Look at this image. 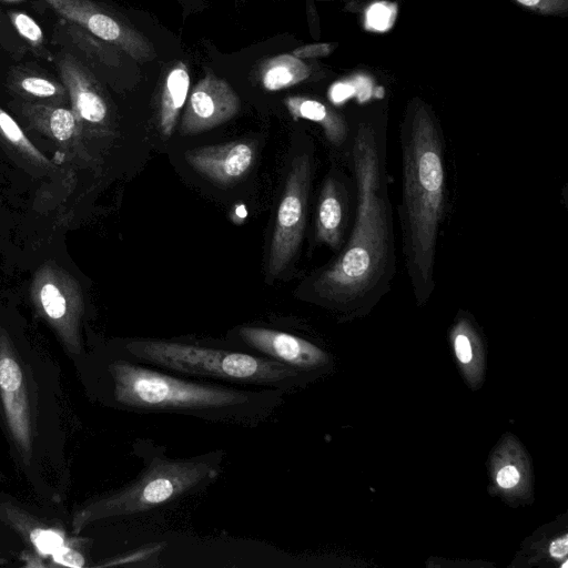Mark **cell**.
<instances>
[{
  "label": "cell",
  "instance_id": "1",
  "mask_svg": "<svg viewBox=\"0 0 568 568\" xmlns=\"http://www.w3.org/2000/svg\"><path fill=\"white\" fill-rule=\"evenodd\" d=\"M351 146L355 221L346 244L313 281L312 291L320 300L355 310L389 292L396 254L385 129L361 121Z\"/></svg>",
  "mask_w": 568,
  "mask_h": 568
},
{
  "label": "cell",
  "instance_id": "2",
  "mask_svg": "<svg viewBox=\"0 0 568 568\" xmlns=\"http://www.w3.org/2000/svg\"><path fill=\"white\" fill-rule=\"evenodd\" d=\"M87 388L102 405L138 414H174L254 428L271 419L286 394L211 383L131 359L113 349L83 358Z\"/></svg>",
  "mask_w": 568,
  "mask_h": 568
},
{
  "label": "cell",
  "instance_id": "3",
  "mask_svg": "<svg viewBox=\"0 0 568 568\" xmlns=\"http://www.w3.org/2000/svg\"><path fill=\"white\" fill-rule=\"evenodd\" d=\"M57 369L0 327V422L33 489L59 503L67 477Z\"/></svg>",
  "mask_w": 568,
  "mask_h": 568
},
{
  "label": "cell",
  "instance_id": "4",
  "mask_svg": "<svg viewBox=\"0 0 568 568\" xmlns=\"http://www.w3.org/2000/svg\"><path fill=\"white\" fill-rule=\"evenodd\" d=\"M399 141L403 255L414 296L424 304L436 287L437 239L446 204L445 141L427 105L414 104Z\"/></svg>",
  "mask_w": 568,
  "mask_h": 568
},
{
  "label": "cell",
  "instance_id": "5",
  "mask_svg": "<svg viewBox=\"0 0 568 568\" xmlns=\"http://www.w3.org/2000/svg\"><path fill=\"white\" fill-rule=\"evenodd\" d=\"M142 460L139 475L125 486L92 498L71 520L72 534L110 518L143 515L200 493L222 471L224 453L214 450L192 457H170L165 447L149 439L134 444Z\"/></svg>",
  "mask_w": 568,
  "mask_h": 568
},
{
  "label": "cell",
  "instance_id": "6",
  "mask_svg": "<svg viewBox=\"0 0 568 568\" xmlns=\"http://www.w3.org/2000/svg\"><path fill=\"white\" fill-rule=\"evenodd\" d=\"M115 349L131 359L181 376L234 386L277 389L286 395L312 381V374L229 344L145 337L126 339Z\"/></svg>",
  "mask_w": 568,
  "mask_h": 568
},
{
  "label": "cell",
  "instance_id": "7",
  "mask_svg": "<svg viewBox=\"0 0 568 568\" xmlns=\"http://www.w3.org/2000/svg\"><path fill=\"white\" fill-rule=\"evenodd\" d=\"M30 300L37 315L79 364L85 356L82 338L84 300L77 278L54 262L43 263L32 277Z\"/></svg>",
  "mask_w": 568,
  "mask_h": 568
},
{
  "label": "cell",
  "instance_id": "8",
  "mask_svg": "<svg viewBox=\"0 0 568 568\" xmlns=\"http://www.w3.org/2000/svg\"><path fill=\"white\" fill-rule=\"evenodd\" d=\"M312 161L307 153L296 155L286 176L270 245L267 275L278 276L300 248L305 229L311 186Z\"/></svg>",
  "mask_w": 568,
  "mask_h": 568
},
{
  "label": "cell",
  "instance_id": "9",
  "mask_svg": "<svg viewBox=\"0 0 568 568\" xmlns=\"http://www.w3.org/2000/svg\"><path fill=\"white\" fill-rule=\"evenodd\" d=\"M0 524L14 531L38 557H49L59 566L82 567L84 557L73 547L62 528L29 511L10 496L0 493Z\"/></svg>",
  "mask_w": 568,
  "mask_h": 568
},
{
  "label": "cell",
  "instance_id": "10",
  "mask_svg": "<svg viewBox=\"0 0 568 568\" xmlns=\"http://www.w3.org/2000/svg\"><path fill=\"white\" fill-rule=\"evenodd\" d=\"M43 1L62 18L87 29L97 38L119 48L136 61H152L156 55L146 37L123 19L91 0Z\"/></svg>",
  "mask_w": 568,
  "mask_h": 568
},
{
  "label": "cell",
  "instance_id": "11",
  "mask_svg": "<svg viewBox=\"0 0 568 568\" xmlns=\"http://www.w3.org/2000/svg\"><path fill=\"white\" fill-rule=\"evenodd\" d=\"M230 346L313 374L324 364L325 354L313 343L280 329L243 325L234 329Z\"/></svg>",
  "mask_w": 568,
  "mask_h": 568
},
{
  "label": "cell",
  "instance_id": "12",
  "mask_svg": "<svg viewBox=\"0 0 568 568\" xmlns=\"http://www.w3.org/2000/svg\"><path fill=\"white\" fill-rule=\"evenodd\" d=\"M240 110V99L222 78L207 70L187 95L180 124L182 135L202 133L231 120Z\"/></svg>",
  "mask_w": 568,
  "mask_h": 568
},
{
  "label": "cell",
  "instance_id": "13",
  "mask_svg": "<svg viewBox=\"0 0 568 568\" xmlns=\"http://www.w3.org/2000/svg\"><path fill=\"white\" fill-rule=\"evenodd\" d=\"M60 77L71 101V110L79 119L83 134L87 130H99L106 125L109 108L102 90L74 57L64 54L58 62Z\"/></svg>",
  "mask_w": 568,
  "mask_h": 568
},
{
  "label": "cell",
  "instance_id": "14",
  "mask_svg": "<svg viewBox=\"0 0 568 568\" xmlns=\"http://www.w3.org/2000/svg\"><path fill=\"white\" fill-rule=\"evenodd\" d=\"M184 158L199 173L226 185L240 181L251 169L254 148L246 141H233L187 150Z\"/></svg>",
  "mask_w": 568,
  "mask_h": 568
},
{
  "label": "cell",
  "instance_id": "15",
  "mask_svg": "<svg viewBox=\"0 0 568 568\" xmlns=\"http://www.w3.org/2000/svg\"><path fill=\"white\" fill-rule=\"evenodd\" d=\"M20 113L36 131L62 150L74 152L83 136L82 125L71 109L34 102H21Z\"/></svg>",
  "mask_w": 568,
  "mask_h": 568
},
{
  "label": "cell",
  "instance_id": "16",
  "mask_svg": "<svg viewBox=\"0 0 568 568\" xmlns=\"http://www.w3.org/2000/svg\"><path fill=\"white\" fill-rule=\"evenodd\" d=\"M347 197L337 179L329 176L323 184L316 214V236L333 250L342 245L346 222Z\"/></svg>",
  "mask_w": 568,
  "mask_h": 568
},
{
  "label": "cell",
  "instance_id": "17",
  "mask_svg": "<svg viewBox=\"0 0 568 568\" xmlns=\"http://www.w3.org/2000/svg\"><path fill=\"white\" fill-rule=\"evenodd\" d=\"M284 104L294 120H308L318 123L326 139L341 146L348 138L349 130L345 119L323 102L307 97L292 95L284 99Z\"/></svg>",
  "mask_w": 568,
  "mask_h": 568
},
{
  "label": "cell",
  "instance_id": "18",
  "mask_svg": "<svg viewBox=\"0 0 568 568\" xmlns=\"http://www.w3.org/2000/svg\"><path fill=\"white\" fill-rule=\"evenodd\" d=\"M190 72L183 61L175 63L168 72L160 98L159 126L164 138H170L190 90Z\"/></svg>",
  "mask_w": 568,
  "mask_h": 568
},
{
  "label": "cell",
  "instance_id": "19",
  "mask_svg": "<svg viewBox=\"0 0 568 568\" xmlns=\"http://www.w3.org/2000/svg\"><path fill=\"white\" fill-rule=\"evenodd\" d=\"M8 87L20 98L34 103L61 105L69 97L63 84L30 69L18 68L12 71Z\"/></svg>",
  "mask_w": 568,
  "mask_h": 568
},
{
  "label": "cell",
  "instance_id": "20",
  "mask_svg": "<svg viewBox=\"0 0 568 568\" xmlns=\"http://www.w3.org/2000/svg\"><path fill=\"white\" fill-rule=\"evenodd\" d=\"M311 74L310 67L291 53L275 55L261 67L260 78L267 91H278L306 80Z\"/></svg>",
  "mask_w": 568,
  "mask_h": 568
},
{
  "label": "cell",
  "instance_id": "21",
  "mask_svg": "<svg viewBox=\"0 0 568 568\" xmlns=\"http://www.w3.org/2000/svg\"><path fill=\"white\" fill-rule=\"evenodd\" d=\"M0 140L31 165L42 170H54L53 163L31 143L19 124L2 108H0Z\"/></svg>",
  "mask_w": 568,
  "mask_h": 568
},
{
  "label": "cell",
  "instance_id": "22",
  "mask_svg": "<svg viewBox=\"0 0 568 568\" xmlns=\"http://www.w3.org/2000/svg\"><path fill=\"white\" fill-rule=\"evenodd\" d=\"M395 13L396 9L393 4L376 2L366 12V27L377 31H385L393 24Z\"/></svg>",
  "mask_w": 568,
  "mask_h": 568
},
{
  "label": "cell",
  "instance_id": "23",
  "mask_svg": "<svg viewBox=\"0 0 568 568\" xmlns=\"http://www.w3.org/2000/svg\"><path fill=\"white\" fill-rule=\"evenodd\" d=\"M10 19L19 34L28 42L32 45L42 44L43 32L31 17L22 12H10Z\"/></svg>",
  "mask_w": 568,
  "mask_h": 568
},
{
  "label": "cell",
  "instance_id": "24",
  "mask_svg": "<svg viewBox=\"0 0 568 568\" xmlns=\"http://www.w3.org/2000/svg\"><path fill=\"white\" fill-rule=\"evenodd\" d=\"M523 7L539 13H559L566 11L568 0H515Z\"/></svg>",
  "mask_w": 568,
  "mask_h": 568
},
{
  "label": "cell",
  "instance_id": "25",
  "mask_svg": "<svg viewBox=\"0 0 568 568\" xmlns=\"http://www.w3.org/2000/svg\"><path fill=\"white\" fill-rule=\"evenodd\" d=\"M334 49L332 43H311L295 48L291 54L298 59H313L328 55Z\"/></svg>",
  "mask_w": 568,
  "mask_h": 568
},
{
  "label": "cell",
  "instance_id": "26",
  "mask_svg": "<svg viewBox=\"0 0 568 568\" xmlns=\"http://www.w3.org/2000/svg\"><path fill=\"white\" fill-rule=\"evenodd\" d=\"M328 94L331 101L337 104L355 94V89L351 82H336L331 87Z\"/></svg>",
  "mask_w": 568,
  "mask_h": 568
},
{
  "label": "cell",
  "instance_id": "27",
  "mask_svg": "<svg viewBox=\"0 0 568 568\" xmlns=\"http://www.w3.org/2000/svg\"><path fill=\"white\" fill-rule=\"evenodd\" d=\"M455 351L462 363H468L471 359V345L468 336L459 332L455 337Z\"/></svg>",
  "mask_w": 568,
  "mask_h": 568
},
{
  "label": "cell",
  "instance_id": "28",
  "mask_svg": "<svg viewBox=\"0 0 568 568\" xmlns=\"http://www.w3.org/2000/svg\"><path fill=\"white\" fill-rule=\"evenodd\" d=\"M519 481V473L514 466H505L497 474V483L503 488H511Z\"/></svg>",
  "mask_w": 568,
  "mask_h": 568
},
{
  "label": "cell",
  "instance_id": "29",
  "mask_svg": "<svg viewBox=\"0 0 568 568\" xmlns=\"http://www.w3.org/2000/svg\"><path fill=\"white\" fill-rule=\"evenodd\" d=\"M351 83L355 89V94H357L361 101L369 98L372 92V84L369 80L364 77H356Z\"/></svg>",
  "mask_w": 568,
  "mask_h": 568
},
{
  "label": "cell",
  "instance_id": "30",
  "mask_svg": "<svg viewBox=\"0 0 568 568\" xmlns=\"http://www.w3.org/2000/svg\"><path fill=\"white\" fill-rule=\"evenodd\" d=\"M567 544L568 540L566 535L562 538L552 541L549 548L551 556L557 558L566 556L568 550Z\"/></svg>",
  "mask_w": 568,
  "mask_h": 568
},
{
  "label": "cell",
  "instance_id": "31",
  "mask_svg": "<svg viewBox=\"0 0 568 568\" xmlns=\"http://www.w3.org/2000/svg\"><path fill=\"white\" fill-rule=\"evenodd\" d=\"M7 542L4 539L0 538V554L2 550H6Z\"/></svg>",
  "mask_w": 568,
  "mask_h": 568
}]
</instances>
